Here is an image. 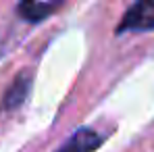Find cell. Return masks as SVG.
Returning a JSON list of instances; mask_svg holds the SVG:
<instances>
[{
    "label": "cell",
    "mask_w": 154,
    "mask_h": 152,
    "mask_svg": "<svg viewBox=\"0 0 154 152\" xmlns=\"http://www.w3.org/2000/svg\"><path fill=\"white\" fill-rule=\"evenodd\" d=\"M60 8V2H21L17 4V13L23 21H29V23H40L44 21L46 17H50L54 11Z\"/></svg>",
    "instance_id": "3"
},
{
    "label": "cell",
    "mask_w": 154,
    "mask_h": 152,
    "mask_svg": "<svg viewBox=\"0 0 154 152\" xmlns=\"http://www.w3.org/2000/svg\"><path fill=\"white\" fill-rule=\"evenodd\" d=\"M104 138H106L104 133L92 129V127H81L56 152H94L96 148L102 146Z\"/></svg>",
    "instance_id": "2"
},
{
    "label": "cell",
    "mask_w": 154,
    "mask_h": 152,
    "mask_svg": "<svg viewBox=\"0 0 154 152\" xmlns=\"http://www.w3.org/2000/svg\"><path fill=\"white\" fill-rule=\"evenodd\" d=\"M29 88H31V75L29 73H21V75L15 77V81L11 83V88L4 92V98H2V106L6 110H13L17 106H21L25 102L27 94H29Z\"/></svg>",
    "instance_id": "4"
},
{
    "label": "cell",
    "mask_w": 154,
    "mask_h": 152,
    "mask_svg": "<svg viewBox=\"0 0 154 152\" xmlns=\"http://www.w3.org/2000/svg\"><path fill=\"white\" fill-rule=\"evenodd\" d=\"M154 29V2L152 0H142L131 4L121 23L117 25V36L125 33V31H152Z\"/></svg>",
    "instance_id": "1"
}]
</instances>
